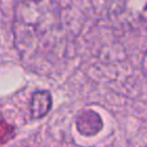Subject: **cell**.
<instances>
[{
  "instance_id": "3957f363",
  "label": "cell",
  "mask_w": 147,
  "mask_h": 147,
  "mask_svg": "<svg viewBox=\"0 0 147 147\" xmlns=\"http://www.w3.org/2000/svg\"><path fill=\"white\" fill-rule=\"evenodd\" d=\"M53 106L52 94L47 90H39L33 92L29 101L30 115L33 119H39L45 117Z\"/></svg>"
},
{
  "instance_id": "6da1fadb",
  "label": "cell",
  "mask_w": 147,
  "mask_h": 147,
  "mask_svg": "<svg viewBox=\"0 0 147 147\" xmlns=\"http://www.w3.org/2000/svg\"><path fill=\"white\" fill-rule=\"evenodd\" d=\"M13 32L22 62L36 72L51 71L67 54L61 8L52 1H21L14 9Z\"/></svg>"
},
{
  "instance_id": "5b68a950",
  "label": "cell",
  "mask_w": 147,
  "mask_h": 147,
  "mask_svg": "<svg viewBox=\"0 0 147 147\" xmlns=\"http://www.w3.org/2000/svg\"><path fill=\"white\" fill-rule=\"evenodd\" d=\"M142 69H144V72L145 75L147 76V51L144 55V59H142Z\"/></svg>"
},
{
  "instance_id": "8992f818",
  "label": "cell",
  "mask_w": 147,
  "mask_h": 147,
  "mask_svg": "<svg viewBox=\"0 0 147 147\" xmlns=\"http://www.w3.org/2000/svg\"><path fill=\"white\" fill-rule=\"evenodd\" d=\"M144 147H147V145H146V146H144Z\"/></svg>"
},
{
  "instance_id": "7a4b0ae2",
  "label": "cell",
  "mask_w": 147,
  "mask_h": 147,
  "mask_svg": "<svg viewBox=\"0 0 147 147\" xmlns=\"http://www.w3.org/2000/svg\"><path fill=\"white\" fill-rule=\"evenodd\" d=\"M103 126L101 116L94 110H82L76 117V129L80 136L94 137Z\"/></svg>"
},
{
  "instance_id": "277c9868",
  "label": "cell",
  "mask_w": 147,
  "mask_h": 147,
  "mask_svg": "<svg viewBox=\"0 0 147 147\" xmlns=\"http://www.w3.org/2000/svg\"><path fill=\"white\" fill-rule=\"evenodd\" d=\"M15 136V130L11 125L0 118V144H5Z\"/></svg>"
}]
</instances>
